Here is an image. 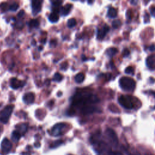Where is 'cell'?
Segmentation results:
<instances>
[{"instance_id": "obj_1", "label": "cell", "mask_w": 155, "mask_h": 155, "mask_svg": "<svg viewBox=\"0 0 155 155\" xmlns=\"http://www.w3.org/2000/svg\"><path fill=\"white\" fill-rule=\"evenodd\" d=\"M99 101L97 97L91 93H78L74 96L72 104L74 106L82 108L87 105L97 103Z\"/></svg>"}, {"instance_id": "obj_2", "label": "cell", "mask_w": 155, "mask_h": 155, "mask_svg": "<svg viewBox=\"0 0 155 155\" xmlns=\"http://www.w3.org/2000/svg\"><path fill=\"white\" fill-rule=\"evenodd\" d=\"M119 82L120 88L126 91H132L136 87L135 81L130 77L124 76L119 79Z\"/></svg>"}, {"instance_id": "obj_3", "label": "cell", "mask_w": 155, "mask_h": 155, "mask_svg": "<svg viewBox=\"0 0 155 155\" xmlns=\"http://www.w3.org/2000/svg\"><path fill=\"white\" fill-rule=\"evenodd\" d=\"M13 110V105H10L5 107L0 111V122L3 124L7 123L12 113Z\"/></svg>"}, {"instance_id": "obj_4", "label": "cell", "mask_w": 155, "mask_h": 155, "mask_svg": "<svg viewBox=\"0 0 155 155\" xmlns=\"http://www.w3.org/2000/svg\"><path fill=\"white\" fill-rule=\"evenodd\" d=\"M118 102L119 104L126 109H132L134 107L132 99L128 95H121L118 97Z\"/></svg>"}, {"instance_id": "obj_5", "label": "cell", "mask_w": 155, "mask_h": 155, "mask_svg": "<svg viewBox=\"0 0 155 155\" xmlns=\"http://www.w3.org/2000/svg\"><path fill=\"white\" fill-rule=\"evenodd\" d=\"M105 135L107 139L109 140L111 145L113 147H116L118 144L117 136L114 131L111 128H107L105 130Z\"/></svg>"}, {"instance_id": "obj_6", "label": "cell", "mask_w": 155, "mask_h": 155, "mask_svg": "<svg viewBox=\"0 0 155 155\" xmlns=\"http://www.w3.org/2000/svg\"><path fill=\"white\" fill-rule=\"evenodd\" d=\"M67 125L65 123H58L54 125L51 130V134L54 136H59L63 134L64 131L65 130Z\"/></svg>"}, {"instance_id": "obj_7", "label": "cell", "mask_w": 155, "mask_h": 155, "mask_svg": "<svg viewBox=\"0 0 155 155\" xmlns=\"http://www.w3.org/2000/svg\"><path fill=\"white\" fill-rule=\"evenodd\" d=\"M42 1H31V8H32V13L34 15H36L39 12H41V4Z\"/></svg>"}, {"instance_id": "obj_8", "label": "cell", "mask_w": 155, "mask_h": 155, "mask_svg": "<svg viewBox=\"0 0 155 155\" xmlns=\"http://www.w3.org/2000/svg\"><path fill=\"white\" fill-rule=\"evenodd\" d=\"M1 149L4 152V153H8L12 148V144L11 143V142L7 138H4L1 144Z\"/></svg>"}, {"instance_id": "obj_9", "label": "cell", "mask_w": 155, "mask_h": 155, "mask_svg": "<svg viewBox=\"0 0 155 155\" xmlns=\"http://www.w3.org/2000/svg\"><path fill=\"white\" fill-rule=\"evenodd\" d=\"M110 27L108 25H105L101 29H97V38L98 39H102L105 37L106 34L108 33Z\"/></svg>"}, {"instance_id": "obj_10", "label": "cell", "mask_w": 155, "mask_h": 155, "mask_svg": "<svg viewBox=\"0 0 155 155\" xmlns=\"http://www.w3.org/2000/svg\"><path fill=\"white\" fill-rule=\"evenodd\" d=\"M25 84V82L19 81L16 78H13L10 80V87L13 89H18L22 87Z\"/></svg>"}, {"instance_id": "obj_11", "label": "cell", "mask_w": 155, "mask_h": 155, "mask_svg": "<svg viewBox=\"0 0 155 155\" xmlns=\"http://www.w3.org/2000/svg\"><path fill=\"white\" fill-rule=\"evenodd\" d=\"M35 101V94L33 93L29 92L27 93H25L23 96V101L27 104H31Z\"/></svg>"}, {"instance_id": "obj_12", "label": "cell", "mask_w": 155, "mask_h": 155, "mask_svg": "<svg viewBox=\"0 0 155 155\" xmlns=\"http://www.w3.org/2000/svg\"><path fill=\"white\" fill-rule=\"evenodd\" d=\"M146 64L147 67L151 70H153L155 67V56L151 54L148 56L146 60Z\"/></svg>"}, {"instance_id": "obj_13", "label": "cell", "mask_w": 155, "mask_h": 155, "mask_svg": "<svg viewBox=\"0 0 155 155\" xmlns=\"http://www.w3.org/2000/svg\"><path fill=\"white\" fill-rule=\"evenodd\" d=\"M96 111H97V109L96 107L93 106H90V105L85 106L82 108H81V113L84 114H91L94 112H96Z\"/></svg>"}, {"instance_id": "obj_14", "label": "cell", "mask_w": 155, "mask_h": 155, "mask_svg": "<svg viewBox=\"0 0 155 155\" xmlns=\"http://www.w3.org/2000/svg\"><path fill=\"white\" fill-rule=\"evenodd\" d=\"M16 127L17 128L16 131L22 136L26 133L28 126H27V124H21L19 125H18Z\"/></svg>"}, {"instance_id": "obj_15", "label": "cell", "mask_w": 155, "mask_h": 155, "mask_svg": "<svg viewBox=\"0 0 155 155\" xmlns=\"http://www.w3.org/2000/svg\"><path fill=\"white\" fill-rule=\"evenodd\" d=\"M71 8H72V5L71 4H65L64 6H63L61 8V14L62 15H64V16L67 15L70 13Z\"/></svg>"}, {"instance_id": "obj_16", "label": "cell", "mask_w": 155, "mask_h": 155, "mask_svg": "<svg viewBox=\"0 0 155 155\" xmlns=\"http://www.w3.org/2000/svg\"><path fill=\"white\" fill-rule=\"evenodd\" d=\"M117 10L114 7H110L108 10L107 15H108V16L110 18H116L117 16Z\"/></svg>"}, {"instance_id": "obj_17", "label": "cell", "mask_w": 155, "mask_h": 155, "mask_svg": "<svg viewBox=\"0 0 155 155\" xmlns=\"http://www.w3.org/2000/svg\"><path fill=\"white\" fill-rule=\"evenodd\" d=\"M85 79V74L83 73H79L74 77V81L77 83H81Z\"/></svg>"}, {"instance_id": "obj_18", "label": "cell", "mask_w": 155, "mask_h": 155, "mask_svg": "<svg viewBox=\"0 0 155 155\" xmlns=\"http://www.w3.org/2000/svg\"><path fill=\"white\" fill-rule=\"evenodd\" d=\"M21 135L16 130H15L13 131L12 134V139L13 142L16 143L18 142V140L21 138Z\"/></svg>"}, {"instance_id": "obj_19", "label": "cell", "mask_w": 155, "mask_h": 155, "mask_svg": "<svg viewBox=\"0 0 155 155\" xmlns=\"http://www.w3.org/2000/svg\"><path fill=\"white\" fill-rule=\"evenodd\" d=\"M48 19L51 22H56L59 19V16L56 13H51L48 16Z\"/></svg>"}, {"instance_id": "obj_20", "label": "cell", "mask_w": 155, "mask_h": 155, "mask_svg": "<svg viewBox=\"0 0 155 155\" xmlns=\"http://www.w3.org/2000/svg\"><path fill=\"white\" fill-rule=\"evenodd\" d=\"M118 52V50L116 48H109L108 49H107V50L106 51V53L107 54V56H108L109 57H113L114 54H116Z\"/></svg>"}, {"instance_id": "obj_21", "label": "cell", "mask_w": 155, "mask_h": 155, "mask_svg": "<svg viewBox=\"0 0 155 155\" xmlns=\"http://www.w3.org/2000/svg\"><path fill=\"white\" fill-rule=\"evenodd\" d=\"M67 26L69 28H72L76 25V21L74 18H70L67 21Z\"/></svg>"}, {"instance_id": "obj_22", "label": "cell", "mask_w": 155, "mask_h": 155, "mask_svg": "<svg viewBox=\"0 0 155 155\" xmlns=\"http://www.w3.org/2000/svg\"><path fill=\"white\" fill-rule=\"evenodd\" d=\"M39 25V22L37 19H31L29 22V26L31 27H38Z\"/></svg>"}, {"instance_id": "obj_23", "label": "cell", "mask_w": 155, "mask_h": 155, "mask_svg": "<svg viewBox=\"0 0 155 155\" xmlns=\"http://www.w3.org/2000/svg\"><path fill=\"white\" fill-rule=\"evenodd\" d=\"M62 76L59 73L57 72L54 74L53 80L55 82H60L62 79Z\"/></svg>"}, {"instance_id": "obj_24", "label": "cell", "mask_w": 155, "mask_h": 155, "mask_svg": "<svg viewBox=\"0 0 155 155\" xmlns=\"http://www.w3.org/2000/svg\"><path fill=\"white\" fill-rule=\"evenodd\" d=\"M121 25V21L119 19H116L113 21L112 22V26L114 28H117L119 27Z\"/></svg>"}, {"instance_id": "obj_25", "label": "cell", "mask_w": 155, "mask_h": 155, "mask_svg": "<svg viewBox=\"0 0 155 155\" xmlns=\"http://www.w3.org/2000/svg\"><path fill=\"white\" fill-rule=\"evenodd\" d=\"M134 69L133 67L131 66H128V67L126 68V69L125 70V73L127 74H134Z\"/></svg>"}, {"instance_id": "obj_26", "label": "cell", "mask_w": 155, "mask_h": 155, "mask_svg": "<svg viewBox=\"0 0 155 155\" xmlns=\"http://www.w3.org/2000/svg\"><path fill=\"white\" fill-rule=\"evenodd\" d=\"M19 7V5L16 2L13 3L10 6V10L11 11H16Z\"/></svg>"}, {"instance_id": "obj_27", "label": "cell", "mask_w": 155, "mask_h": 155, "mask_svg": "<svg viewBox=\"0 0 155 155\" xmlns=\"http://www.w3.org/2000/svg\"><path fill=\"white\" fill-rule=\"evenodd\" d=\"M104 155H123L122 153L119 151H109L108 152L104 154Z\"/></svg>"}, {"instance_id": "obj_28", "label": "cell", "mask_w": 155, "mask_h": 155, "mask_svg": "<svg viewBox=\"0 0 155 155\" xmlns=\"http://www.w3.org/2000/svg\"><path fill=\"white\" fill-rule=\"evenodd\" d=\"M62 143V140H56L55 142H54L50 146L51 148H55V147H57L58 146H59L61 143Z\"/></svg>"}, {"instance_id": "obj_29", "label": "cell", "mask_w": 155, "mask_h": 155, "mask_svg": "<svg viewBox=\"0 0 155 155\" xmlns=\"http://www.w3.org/2000/svg\"><path fill=\"white\" fill-rule=\"evenodd\" d=\"M51 4L53 5L54 6H58L59 5H61L62 3V1H51Z\"/></svg>"}, {"instance_id": "obj_30", "label": "cell", "mask_w": 155, "mask_h": 155, "mask_svg": "<svg viewBox=\"0 0 155 155\" xmlns=\"http://www.w3.org/2000/svg\"><path fill=\"white\" fill-rule=\"evenodd\" d=\"M129 54H130V51H129L128 49H127V48L124 49V50L123 51V56H124V57H127V56H128Z\"/></svg>"}, {"instance_id": "obj_31", "label": "cell", "mask_w": 155, "mask_h": 155, "mask_svg": "<svg viewBox=\"0 0 155 155\" xmlns=\"http://www.w3.org/2000/svg\"><path fill=\"white\" fill-rule=\"evenodd\" d=\"M150 13L151 14V15L153 16H154V15H155V8L154 6L151 7L150 8Z\"/></svg>"}, {"instance_id": "obj_32", "label": "cell", "mask_w": 155, "mask_h": 155, "mask_svg": "<svg viewBox=\"0 0 155 155\" xmlns=\"http://www.w3.org/2000/svg\"><path fill=\"white\" fill-rule=\"evenodd\" d=\"M61 67V69L62 70H65L67 69V67H68V64H67V62H65V63H63V64H62Z\"/></svg>"}, {"instance_id": "obj_33", "label": "cell", "mask_w": 155, "mask_h": 155, "mask_svg": "<svg viewBox=\"0 0 155 155\" xmlns=\"http://www.w3.org/2000/svg\"><path fill=\"white\" fill-rule=\"evenodd\" d=\"M24 13H25L24 11L23 10H21L18 13V17H19V18H21V17L24 16Z\"/></svg>"}, {"instance_id": "obj_34", "label": "cell", "mask_w": 155, "mask_h": 155, "mask_svg": "<svg viewBox=\"0 0 155 155\" xmlns=\"http://www.w3.org/2000/svg\"><path fill=\"white\" fill-rule=\"evenodd\" d=\"M145 16H146V18H145V22L147 23V22H149V15H148L147 13H146Z\"/></svg>"}, {"instance_id": "obj_35", "label": "cell", "mask_w": 155, "mask_h": 155, "mask_svg": "<svg viewBox=\"0 0 155 155\" xmlns=\"http://www.w3.org/2000/svg\"><path fill=\"white\" fill-rule=\"evenodd\" d=\"M154 48H155V47H154V44H152L151 45H150V46L149 47V50H150L151 51H154Z\"/></svg>"}, {"instance_id": "obj_36", "label": "cell", "mask_w": 155, "mask_h": 155, "mask_svg": "<svg viewBox=\"0 0 155 155\" xmlns=\"http://www.w3.org/2000/svg\"><path fill=\"white\" fill-rule=\"evenodd\" d=\"M56 43H57V42H56V40H52V41L50 42V45L54 46V45H56Z\"/></svg>"}, {"instance_id": "obj_37", "label": "cell", "mask_w": 155, "mask_h": 155, "mask_svg": "<svg viewBox=\"0 0 155 155\" xmlns=\"http://www.w3.org/2000/svg\"><path fill=\"white\" fill-rule=\"evenodd\" d=\"M38 50H39V51L42 50V46H40V47L38 48Z\"/></svg>"}, {"instance_id": "obj_38", "label": "cell", "mask_w": 155, "mask_h": 155, "mask_svg": "<svg viewBox=\"0 0 155 155\" xmlns=\"http://www.w3.org/2000/svg\"><path fill=\"white\" fill-rule=\"evenodd\" d=\"M93 2H94V1H88V4H92V3H93Z\"/></svg>"}, {"instance_id": "obj_39", "label": "cell", "mask_w": 155, "mask_h": 155, "mask_svg": "<svg viewBox=\"0 0 155 155\" xmlns=\"http://www.w3.org/2000/svg\"><path fill=\"white\" fill-rule=\"evenodd\" d=\"M137 2V1H131V4H133V3L136 4Z\"/></svg>"}, {"instance_id": "obj_40", "label": "cell", "mask_w": 155, "mask_h": 155, "mask_svg": "<svg viewBox=\"0 0 155 155\" xmlns=\"http://www.w3.org/2000/svg\"><path fill=\"white\" fill-rule=\"evenodd\" d=\"M146 155H152V154H146Z\"/></svg>"}, {"instance_id": "obj_41", "label": "cell", "mask_w": 155, "mask_h": 155, "mask_svg": "<svg viewBox=\"0 0 155 155\" xmlns=\"http://www.w3.org/2000/svg\"><path fill=\"white\" fill-rule=\"evenodd\" d=\"M69 155H71V154H69Z\"/></svg>"}]
</instances>
